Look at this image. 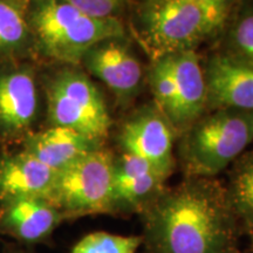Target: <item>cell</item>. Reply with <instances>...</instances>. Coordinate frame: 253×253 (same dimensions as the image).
<instances>
[{"mask_svg": "<svg viewBox=\"0 0 253 253\" xmlns=\"http://www.w3.org/2000/svg\"><path fill=\"white\" fill-rule=\"evenodd\" d=\"M176 84L175 114L171 126L175 131L184 132L207 108L208 93L204 69L196 50L170 55Z\"/></svg>", "mask_w": 253, "mask_h": 253, "instance_id": "cell-13", "label": "cell"}, {"mask_svg": "<svg viewBox=\"0 0 253 253\" xmlns=\"http://www.w3.org/2000/svg\"><path fill=\"white\" fill-rule=\"evenodd\" d=\"M233 9L202 0H150L137 4L132 26L151 61L208 40L227 24Z\"/></svg>", "mask_w": 253, "mask_h": 253, "instance_id": "cell-2", "label": "cell"}, {"mask_svg": "<svg viewBox=\"0 0 253 253\" xmlns=\"http://www.w3.org/2000/svg\"><path fill=\"white\" fill-rule=\"evenodd\" d=\"M63 220L62 213L45 198L0 202V233L25 244L45 242Z\"/></svg>", "mask_w": 253, "mask_h": 253, "instance_id": "cell-11", "label": "cell"}, {"mask_svg": "<svg viewBox=\"0 0 253 253\" xmlns=\"http://www.w3.org/2000/svg\"><path fill=\"white\" fill-rule=\"evenodd\" d=\"M227 32V54L253 65V0H242Z\"/></svg>", "mask_w": 253, "mask_h": 253, "instance_id": "cell-18", "label": "cell"}, {"mask_svg": "<svg viewBox=\"0 0 253 253\" xmlns=\"http://www.w3.org/2000/svg\"><path fill=\"white\" fill-rule=\"evenodd\" d=\"M80 66L103 82L123 103L129 102L141 91L144 72L126 37L97 42L87 50Z\"/></svg>", "mask_w": 253, "mask_h": 253, "instance_id": "cell-8", "label": "cell"}, {"mask_svg": "<svg viewBox=\"0 0 253 253\" xmlns=\"http://www.w3.org/2000/svg\"><path fill=\"white\" fill-rule=\"evenodd\" d=\"M58 171L21 149L0 154V202L24 197H48Z\"/></svg>", "mask_w": 253, "mask_h": 253, "instance_id": "cell-12", "label": "cell"}, {"mask_svg": "<svg viewBox=\"0 0 253 253\" xmlns=\"http://www.w3.org/2000/svg\"><path fill=\"white\" fill-rule=\"evenodd\" d=\"M48 201L65 219L115 212L113 155L102 147L60 170Z\"/></svg>", "mask_w": 253, "mask_h": 253, "instance_id": "cell-6", "label": "cell"}, {"mask_svg": "<svg viewBox=\"0 0 253 253\" xmlns=\"http://www.w3.org/2000/svg\"><path fill=\"white\" fill-rule=\"evenodd\" d=\"M148 81L154 95L155 107L171 123L175 114L176 84L170 55L151 61Z\"/></svg>", "mask_w": 253, "mask_h": 253, "instance_id": "cell-19", "label": "cell"}, {"mask_svg": "<svg viewBox=\"0 0 253 253\" xmlns=\"http://www.w3.org/2000/svg\"><path fill=\"white\" fill-rule=\"evenodd\" d=\"M143 240L151 253H237L238 217L226 189L189 177L144 209Z\"/></svg>", "mask_w": 253, "mask_h": 253, "instance_id": "cell-1", "label": "cell"}, {"mask_svg": "<svg viewBox=\"0 0 253 253\" xmlns=\"http://www.w3.org/2000/svg\"><path fill=\"white\" fill-rule=\"evenodd\" d=\"M142 240L138 236H120L100 231L84 237L72 253H136Z\"/></svg>", "mask_w": 253, "mask_h": 253, "instance_id": "cell-20", "label": "cell"}, {"mask_svg": "<svg viewBox=\"0 0 253 253\" xmlns=\"http://www.w3.org/2000/svg\"><path fill=\"white\" fill-rule=\"evenodd\" d=\"M202 1L210 2V4H214V5L225 6V7L233 9L240 1H242V0H202Z\"/></svg>", "mask_w": 253, "mask_h": 253, "instance_id": "cell-22", "label": "cell"}, {"mask_svg": "<svg viewBox=\"0 0 253 253\" xmlns=\"http://www.w3.org/2000/svg\"><path fill=\"white\" fill-rule=\"evenodd\" d=\"M102 145L74 129L50 126L43 130L32 131L21 141V149L55 171L65 169Z\"/></svg>", "mask_w": 253, "mask_h": 253, "instance_id": "cell-14", "label": "cell"}, {"mask_svg": "<svg viewBox=\"0 0 253 253\" xmlns=\"http://www.w3.org/2000/svg\"><path fill=\"white\" fill-rule=\"evenodd\" d=\"M183 134L179 155L186 175L213 178L253 142V110L214 109Z\"/></svg>", "mask_w": 253, "mask_h": 253, "instance_id": "cell-4", "label": "cell"}, {"mask_svg": "<svg viewBox=\"0 0 253 253\" xmlns=\"http://www.w3.org/2000/svg\"><path fill=\"white\" fill-rule=\"evenodd\" d=\"M129 1H134L136 5L137 4H142V2H147V1H150V0H129Z\"/></svg>", "mask_w": 253, "mask_h": 253, "instance_id": "cell-23", "label": "cell"}, {"mask_svg": "<svg viewBox=\"0 0 253 253\" xmlns=\"http://www.w3.org/2000/svg\"><path fill=\"white\" fill-rule=\"evenodd\" d=\"M40 114V87L31 60L0 65V140L23 141Z\"/></svg>", "mask_w": 253, "mask_h": 253, "instance_id": "cell-7", "label": "cell"}, {"mask_svg": "<svg viewBox=\"0 0 253 253\" xmlns=\"http://www.w3.org/2000/svg\"><path fill=\"white\" fill-rule=\"evenodd\" d=\"M231 205L253 239V153L243 157L233 169L226 189Z\"/></svg>", "mask_w": 253, "mask_h": 253, "instance_id": "cell-17", "label": "cell"}, {"mask_svg": "<svg viewBox=\"0 0 253 253\" xmlns=\"http://www.w3.org/2000/svg\"><path fill=\"white\" fill-rule=\"evenodd\" d=\"M28 0H0V63L36 58Z\"/></svg>", "mask_w": 253, "mask_h": 253, "instance_id": "cell-15", "label": "cell"}, {"mask_svg": "<svg viewBox=\"0 0 253 253\" xmlns=\"http://www.w3.org/2000/svg\"><path fill=\"white\" fill-rule=\"evenodd\" d=\"M81 12L97 19H120L129 0H66Z\"/></svg>", "mask_w": 253, "mask_h": 253, "instance_id": "cell-21", "label": "cell"}, {"mask_svg": "<svg viewBox=\"0 0 253 253\" xmlns=\"http://www.w3.org/2000/svg\"><path fill=\"white\" fill-rule=\"evenodd\" d=\"M166 177L154 171L126 179L114 178V209L116 210H144L161 192Z\"/></svg>", "mask_w": 253, "mask_h": 253, "instance_id": "cell-16", "label": "cell"}, {"mask_svg": "<svg viewBox=\"0 0 253 253\" xmlns=\"http://www.w3.org/2000/svg\"><path fill=\"white\" fill-rule=\"evenodd\" d=\"M42 87L50 126L74 129L103 143L112 119L102 94L84 69L60 65L43 78Z\"/></svg>", "mask_w": 253, "mask_h": 253, "instance_id": "cell-5", "label": "cell"}, {"mask_svg": "<svg viewBox=\"0 0 253 253\" xmlns=\"http://www.w3.org/2000/svg\"><path fill=\"white\" fill-rule=\"evenodd\" d=\"M173 140L171 123L156 107H144L135 113L125 122L119 135L125 153L143 158L167 177L175 167Z\"/></svg>", "mask_w": 253, "mask_h": 253, "instance_id": "cell-9", "label": "cell"}, {"mask_svg": "<svg viewBox=\"0 0 253 253\" xmlns=\"http://www.w3.org/2000/svg\"><path fill=\"white\" fill-rule=\"evenodd\" d=\"M203 69L207 107L253 110V65L227 53H218L208 60Z\"/></svg>", "mask_w": 253, "mask_h": 253, "instance_id": "cell-10", "label": "cell"}, {"mask_svg": "<svg viewBox=\"0 0 253 253\" xmlns=\"http://www.w3.org/2000/svg\"><path fill=\"white\" fill-rule=\"evenodd\" d=\"M27 18L36 56L67 66H80L100 41L126 37L121 19H97L66 0H28Z\"/></svg>", "mask_w": 253, "mask_h": 253, "instance_id": "cell-3", "label": "cell"}]
</instances>
